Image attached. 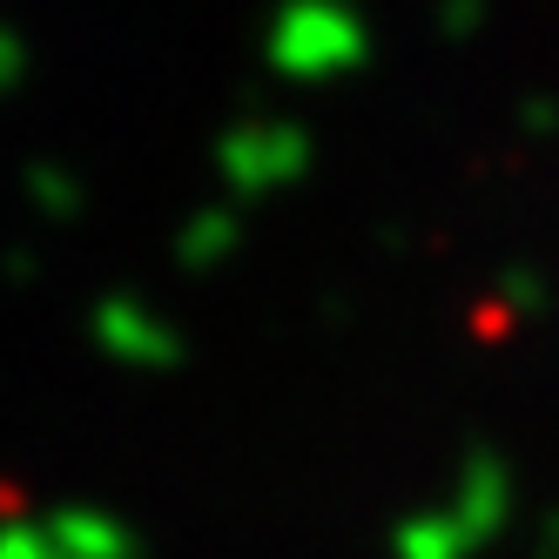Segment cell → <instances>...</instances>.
<instances>
[{
  "mask_svg": "<svg viewBox=\"0 0 559 559\" xmlns=\"http://www.w3.org/2000/svg\"><path fill=\"white\" fill-rule=\"evenodd\" d=\"M365 48L371 34L350 0H290L270 21V68L290 82H331V74L365 61Z\"/></svg>",
  "mask_w": 559,
  "mask_h": 559,
  "instance_id": "6da1fadb",
  "label": "cell"
},
{
  "mask_svg": "<svg viewBox=\"0 0 559 559\" xmlns=\"http://www.w3.org/2000/svg\"><path fill=\"white\" fill-rule=\"evenodd\" d=\"M216 169L236 195H270L310 169V135L297 122H243L216 142Z\"/></svg>",
  "mask_w": 559,
  "mask_h": 559,
  "instance_id": "7a4b0ae2",
  "label": "cell"
},
{
  "mask_svg": "<svg viewBox=\"0 0 559 559\" xmlns=\"http://www.w3.org/2000/svg\"><path fill=\"white\" fill-rule=\"evenodd\" d=\"M95 337H102L108 357H122L129 371H169V365H182V337L155 310H142V304H102Z\"/></svg>",
  "mask_w": 559,
  "mask_h": 559,
  "instance_id": "3957f363",
  "label": "cell"
},
{
  "mask_svg": "<svg viewBox=\"0 0 559 559\" xmlns=\"http://www.w3.org/2000/svg\"><path fill=\"white\" fill-rule=\"evenodd\" d=\"M506 512H512V472H506V459H492V452H472V459L459 465L452 526H459L472 546H486L492 533H506Z\"/></svg>",
  "mask_w": 559,
  "mask_h": 559,
  "instance_id": "277c9868",
  "label": "cell"
},
{
  "mask_svg": "<svg viewBox=\"0 0 559 559\" xmlns=\"http://www.w3.org/2000/svg\"><path fill=\"white\" fill-rule=\"evenodd\" d=\"M236 243H243V216H236L229 203L195 210V216L182 223V236H176V263H182V270H216V263L236 257Z\"/></svg>",
  "mask_w": 559,
  "mask_h": 559,
  "instance_id": "5b68a950",
  "label": "cell"
},
{
  "mask_svg": "<svg viewBox=\"0 0 559 559\" xmlns=\"http://www.w3.org/2000/svg\"><path fill=\"white\" fill-rule=\"evenodd\" d=\"M55 546L68 559H135V533L122 526V519H108V512H61L55 519Z\"/></svg>",
  "mask_w": 559,
  "mask_h": 559,
  "instance_id": "8992f818",
  "label": "cell"
},
{
  "mask_svg": "<svg viewBox=\"0 0 559 559\" xmlns=\"http://www.w3.org/2000/svg\"><path fill=\"white\" fill-rule=\"evenodd\" d=\"M472 539L452 526V512H418L397 526V559H465Z\"/></svg>",
  "mask_w": 559,
  "mask_h": 559,
  "instance_id": "52a82bcc",
  "label": "cell"
},
{
  "mask_svg": "<svg viewBox=\"0 0 559 559\" xmlns=\"http://www.w3.org/2000/svg\"><path fill=\"white\" fill-rule=\"evenodd\" d=\"M506 304H512L519 317H539V304H546L539 276H533V270H506Z\"/></svg>",
  "mask_w": 559,
  "mask_h": 559,
  "instance_id": "ba28073f",
  "label": "cell"
},
{
  "mask_svg": "<svg viewBox=\"0 0 559 559\" xmlns=\"http://www.w3.org/2000/svg\"><path fill=\"white\" fill-rule=\"evenodd\" d=\"M478 14H486V0H445V8H438V27H445L452 41H465V34L478 27Z\"/></svg>",
  "mask_w": 559,
  "mask_h": 559,
  "instance_id": "9c48e42d",
  "label": "cell"
},
{
  "mask_svg": "<svg viewBox=\"0 0 559 559\" xmlns=\"http://www.w3.org/2000/svg\"><path fill=\"white\" fill-rule=\"evenodd\" d=\"M0 559H68L55 539H41V533H8L0 539Z\"/></svg>",
  "mask_w": 559,
  "mask_h": 559,
  "instance_id": "30bf717a",
  "label": "cell"
},
{
  "mask_svg": "<svg viewBox=\"0 0 559 559\" xmlns=\"http://www.w3.org/2000/svg\"><path fill=\"white\" fill-rule=\"evenodd\" d=\"M519 122H526V135H552L559 129V102L552 95H533L526 108H519Z\"/></svg>",
  "mask_w": 559,
  "mask_h": 559,
  "instance_id": "8fae6325",
  "label": "cell"
},
{
  "mask_svg": "<svg viewBox=\"0 0 559 559\" xmlns=\"http://www.w3.org/2000/svg\"><path fill=\"white\" fill-rule=\"evenodd\" d=\"M539 559H559V519H546V526H539Z\"/></svg>",
  "mask_w": 559,
  "mask_h": 559,
  "instance_id": "7c38bea8",
  "label": "cell"
}]
</instances>
